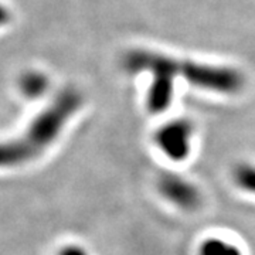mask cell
<instances>
[{
    "label": "cell",
    "mask_w": 255,
    "mask_h": 255,
    "mask_svg": "<svg viewBox=\"0 0 255 255\" xmlns=\"http://www.w3.org/2000/svg\"><path fill=\"white\" fill-rule=\"evenodd\" d=\"M82 94L67 87L31 121L24 133L11 140L0 142V169L27 163L47 150L61 135L68 121L82 107Z\"/></svg>",
    "instance_id": "1"
},
{
    "label": "cell",
    "mask_w": 255,
    "mask_h": 255,
    "mask_svg": "<svg viewBox=\"0 0 255 255\" xmlns=\"http://www.w3.org/2000/svg\"><path fill=\"white\" fill-rule=\"evenodd\" d=\"M124 65L129 73L147 71L167 74L172 78L183 77L193 87L219 94H237L244 87L243 74L234 68L177 60L145 50L128 53L124 58Z\"/></svg>",
    "instance_id": "2"
},
{
    "label": "cell",
    "mask_w": 255,
    "mask_h": 255,
    "mask_svg": "<svg viewBox=\"0 0 255 255\" xmlns=\"http://www.w3.org/2000/svg\"><path fill=\"white\" fill-rule=\"evenodd\" d=\"M194 133V124L190 119L176 118L156 129L153 143L167 160L183 163L191 155Z\"/></svg>",
    "instance_id": "3"
},
{
    "label": "cell",
    "mask_w": 255,
    "mask_h": 255,
    "mask_svg": "<svg viewBox=\"0 0 255 255\" xmlns=\"http://www.w3.org/2000/svg\"><path fill=\"white\" fill-rule=\"evenodd\" d=\"M160 197L180 211H196L203 204V193L189 177L176 172H164L156 182Z\"/></svg>",
    "instance_id": "4"
},
{
    "label": "cell",
    "mask_w": 255,
    "mask_h": 255,
    "mask_svg": "<svg viewBox=\"0 0 255 255\" xmlns=\"http://www.w3.org/2000/svg\"><path fill=\"white\" fill-rule=\"evenodd\" d=\"M153 81L147 91L146 107L152 114H162L173 101L174 78L167 74H152Z\"/></svg>",
    "instance_id": "5"
},
{
    "label": "cell",
    "mask_w": 255,
    "mask_h": 255,
    "mask_svg": "<svg viewBox=\"0 0 255 255\" xmlns=\"http://www.w3.org/2000/svg\"><path fill=\"white\" fill-rule=\"evenodd\" d=\"M197 255H244L241 247L220 236H210L201 240Z\"/></svg>",
    "instance_id": "6"
},
{
    "label": "cell",
    "mask_w": 255,
    "mask_h": 255,
    "mask_svg": "<svg viewBox=\"0 0 255 255\" xmlns=\"http://www.w3.org/2000/svg\"><path fill=\"white\" fill-rule=\"evenodd\" d=\"M48 85L50 81L46 74L41 71H26L18 80L20 91L26 98L30 100L43 97L48 90Z\"/></svg>",
    "instance_id": "7"
},
{
    "label": "cell",
    "mask_w": 255,
    "mask_h": 255,
    "mask_svg": "<svg viewBox=\"0 0 255 255\" xmlns=\"http://www.w3.org/2000/svg\"><path fill=\"white\" fill-rule=\"evenodd\" d=\"M231 180L238 190L255 197V163L238 162L231 170Z\"/></svg>",
    "instance_id": "8"
},
{
    "label": "cell",
    "mask_w": 255,
    "mask_h": 255,
    "mask_svg": "<svg viewBox=\"0 0 255 255\" xmlns=\"http://www.w3.org/2000/svg\"><path fill=\"white\" fill-rule=\"evenodd\" d=\"M58 255H90V253L80 244H68L58 251Z\"/></svg>",
    "instance_id": "9"
},
{
    "label": "cell",
    "mask_w": 255,
    "mask_h": 255,
    "mask_svg": "<svg viewBox=\"0 0 255 255\" xmlns=\"http://www.w3.org/2000/svg\"><path fill=\"white\" fill-rule=\"evenodd\" d=\"M10 18H11L10 10L3 3H0V27L4 26V24H7L10 21Z\"/></svg>",
    "instance_id": "10"
}]
</instances>
